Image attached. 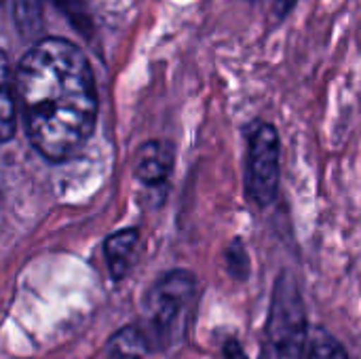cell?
<instances>
[{"instance_id": "obj_3", "label": "cell", "mask_w": 361, "mask_h": 359, "mask_svg": "<svg viewBox=\"0 0 361 359\" xmlns=\"http://www.w3.org/2000/svg\"><path fill=\"white\" fill-rule=\"evenodd\" d=\"M307 339L305 300L296 279L283 273L275 284L260 359H302Z\"/></svg>"}, {"instance_id": "obj_5", "label": "cell", "mask_w": 361, "mask_h": 359, "mask_svg": "<svg viewBox=\"0 0 361 359\" xmlns=\"http://www.w3.org/2000/svg\"><path fill=\"white\" fill-rule=\"evenodd\" d=\"M173 167V150L163 142H148L142 146L135 161V176L150 186L165 182Z\"/></svg>"}, {"instance_id": "obj_9", "label": "cell", "mask_w": 361, "mask_h": 359, "mask_svg": "<svg viewBox=\"0 0 361 359\" xmlns=\"http://www.w3.org/2000/svg\"><path fill=\"white\" fill-rule=\"evenodd\" d=\"M309 359H349L345 347L326 330H317L311 339Z\"/></svg>"}, {"instance_id": "obj_4", "label": "cell", "mask_w": 361, "mask_h": 359, "mask_svg": "<svg viewBox=\"0 0 361 359\" xmlns=\"http://www.w3.org/2000/svg\"><path fill=\"white\" fill-rule=\"evenodd\" d=\"M245 186L258 207H269L279 188V135L273 125H258L250 135Z\"/></svg>"}, {"instance_id": "obj_8", "label": "cell", "mask_w": 361, "mask_h": 359, "mask_svg": "<svg viewBox=\"0 0 361 359\" xmlns=\"http://www.w3.org/2000/svg\"><path fill=\"white\" fill-rule=\"evenodd\" d=\"M150 347L140 328L129 326L118 330L106 345V359H144Z\"/></svg>"}, {"instance_id": "obj_7", "label": "cell", "mask_w": 361, "mask_h": 359, "mask_svg": "<svg viewBox=\"0 0 361 359\" xmlns=\"http://www.w3.org/2000/svg\"><path fill=\"white\" fill-rule=\"evenodd\" d=\"M137 241H140V235L135 229L118 231L106 239V245H104L106 262H108L110 275L114 279H123L127 275V271L131 269V262H133V256L137 250Z\"/></svg>"}, {"instance_id": "obj_2", "label": "cell", "mask_w": 361, "mask_h": 359, "mask_svg": "<svg viewBox=\"0 0 361 359\" xmlns=\"http://www.w3.org/2000/svg\"><path fill=\"white\" fill-rule=\"evenodd\" d=\"M192 298L195 277L188 271H171L152 286L144 303V328H140L150 351H167L182 341Z\"/></svg>"}, {"instance_id": "obj_1", "label": "cell", "mask_w": 361, "mask_h": 359, "mask_svg": "<svg viewBox=\"0 0 361 359\" xmlns=\"http://www.w3.org/2000/svg\"><path fill=\"white\" fill-rule=\"evenodd\" d=\"M17 112L30 144L47 161L78 154L97 121V89L89 59L66 38H42L15 72Z\"/></svg>"}, {"instance_id": "obj_6", "label": "cell", "mask_w": 361, "mask_h": 359, "mask_svg": "<svg viewBox=\"0 0 361 359\" xmlns=\"http://www.w3.org/2000/svg\"><path fill=\"white\" fill-rule=\"evenodd\" d=\"M17 95H15V76L6 53L0 49V144L13 140L17 131Z\"/></svg>"}, {"instance_id": "obj_10", "label": "cell", "mask_w": 361, "mask_h": 359, "mask_svg": "<svg viewBox=\"0 0 361 359\" xmlns=\"http://www.w3.org/2000/svg\"><path fill=\"white\" fill-rule=\"evenodd\" d=\"M294 4H296V0H275V15H277V19H283L292 11Z\"/></svg>"}]
</instances>
